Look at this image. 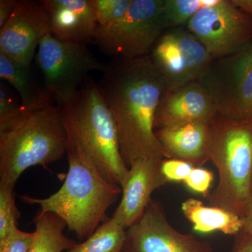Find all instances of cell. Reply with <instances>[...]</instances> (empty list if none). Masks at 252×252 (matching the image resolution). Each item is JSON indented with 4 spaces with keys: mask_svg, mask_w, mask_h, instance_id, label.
I'll use <instances>...</instances> for the list:
<instances>
[{
    "mask_svg": "<svg viewBox=\"0 0 252 252\" xmlns=\"http://www.w3.org/2000/svg\"><path fill=\"white\" fill-rule=\"evenodd\" d=\"M102 73L99 89L117 126L126 166L142 159H167L154 127L167 86L149 56L114 59Z\"/></svg>",
    "mask_w": 252,
    "mask_h": 252,
    "instance_id": "6da1fadb",
    "label": "cell"
},
{
    "mask_svg": "<svg viewBox=\"0 0 252 252\" xmlns=\"http://www.w3.org/2000/svg\"><path fill=\"white\" fill-rule=\"evenodd\" d=\"M67 152L61 107L54 102L31 109L22 106L0 121V185L15 188L28 168L59 161Z\"/></svg>",
    "mask_w": 252,
    "mask_h": 252,
    "instance_id": "7a4b0ae2",
    "label": "cell"
},
{
    "mask_svg": "<svg viewBox=\"0 0 252 252\" xmlns=\"http://www.w3.org/2000/svg\"><path fill=\"white\" fill-rule=\"evenodd\" d=\"M69 169L62 187L46 198L20 195L22 201L38 205L41 212L59 217L80 240L94 234L107 210L122 193L120 186L107 180L75 142L67 139Z\"/></svg>",
    "mask_w": 252,
    "mask_h": 252,
    "instance_id": "3957f363",
    "label": "cell"
},
{
    "mask_svg": "<svg viewBox=\"0 0 252 252\" xmlns=\"http://www.w3.org/2000/svg\"><path fill=\"white\" fill-rule=\"evenodd\" d=\"M60 107L68 140L82 149L107 180L121 187L129 168L123 160L117 126L98 83L89 76L75 96Z\"/></svg>",
    "mask_w": 252,
    "mask_h": 252,
    "instance_id": "277c9868",
    "label": "cell"
},
{
    "mask_svg": "<svg viewBox=\"0 0 252 252\" xmlns=\"http://www.w3.org/2000/svg\"><path fill=\"white\" fill-rule=\"evenodd\" d=\"M210 127L209 160L219 180L207 200L210 206L242 217L252 192V119L236 120L217 114Z\"/></svg>",
    "mask_w": 252,
    "mask_h": 252,
    "instance_id": "5b68a950",
    "label": "cell"
},
{
    "mask_svg": "<svg viewBox=\"0 0 252 252\" xmlns=\"http://www.w3.org/2000/svg\"><path fill=\"white\" fill-rule=\"evenodd\" d=\"M36 63L46 94L59 106L75 96L91 72L105 68L87 44L60 40L51 33L39 43Z\"/></svg>",
    "mask_w": 252,
    "mask_h": 252,
    "instance_id": "8992f818",
    "label": "cell"
},
{
    "mask_svg": "<svg viewBox=\"0 0 252 252\" xmlns=\"http://www.w3.org/2000/svg\"><path fill=\"white\" fill-rule=\"evenodd\" d=\"M163 0H132L125 16L106 26H98L94 42L114 59H135L148 56L166 30Z\"/></svg>",
    "mask_w": 252,
    "mask_h": 252,
    "instance_id": "52a82bcc",
    "label": "cell"
},
{
    "mask_svg": "<svg viewBox=\"0 0 252 252\" xmlns=\"http://www.w3.org/2000/svg\"><path fill=\"white\" fill-rule=\"evenodd\" d=\"M200 81L210 93L219 115L252 119V41L238 52L212 62Z\"/></svg>",
    "mask_w": 252,
    "mask_h": 252,
    "instance_id": "ba28073f",
    "label": "cell"
},
{
    "mask_svg": "<svg viewBox=\"0 0 252 252\" xmlns=\"http://www.w3.org/2000/svg\"><path fill=\"white\" fill-rule=\"evenodd\" d=\"M149 56L167 90L201 80L214 61L190 31L178 28L162 33Z\"/></svg>",
    "mask_w": 252,
    "mask_h": 252,
    "instance_id": "9c48e42d",
    "label": "cell"
},
{
    "mask_svg": "<svg viewBox=\"0 0 252 252\" xmlns=\"http://www.w3.org/2000/svg\"><path fill=\"white\" fill-rule=\"evenodd\" d=\"M187 26L213 60L235 54L252 41V17L233 0L199 10Z\"/></svg>",
    "mask_w": 252,
    "mask_h": 252,
    "instance_id": "30bf717a",
    "label": "cell"
},
{
    "mask_svg": "<svg viewBox=\"0 0 252 252\" xmlns=\"http://www.w3.org/2000/svg\"><path fill=\"white\" fill-rule=\"evenodd\" d=\"M131 252H213L211 245L181 233L169 222L163 207L152 199L140 220L127 230Z\"/></svg>",
    "mask_w": 252,
    "mask_h": 252,
    "instance_id": "8fae6325",
    "label": "cell"
},
{
    "mask_svg": "<svg viewBox=\"0 0 252 252\" xmlns=\"http://www.w3.org/2000/svg\"><path fill=\"white\" fill-rule=\"evenodd\" d=\"M49 33L51 22L42 1L20 0L9 21L0 29V51L31 65L36 48Z\"/></svg>",
    "mask_w": 252,
    "mask_h": 252,
    "instance_id": "7c38bea8",
    "label": "cell"
},
{
    "mask_svg": "<svg viewBox=\"0 0 252 252\" xmlns=\"http://www.w3.org/2000/svg\"><path fill=\"white\" fill-rule=\"evenodd\" d=\"M162 160L142 159L129 167L121 185L122 200L112 215L126 229L143 215L154 192L169 183L162 172Z\"/></svg>",
    "mask_w": 252,
    "mask_h": 252,
    "instance_id": "4fadbf2b",
    "label": "cell"
},
{
    "mask_svg": "<svg viewBox=\"0 0 252 252\" xmlns=\"http://www.w3.org/2000/svg\"><path fill=\"white\" fill-rule=\"evenodd\" d=\"M218 114L211 95L200 81L167 90L156 113L155 130L209 122Z\"/></svg>",
    "mask_w": 252,
    "mask_h": 252,
    "instance_id": "5bb4252c",
    "label": "cell"
},
{
    "mask_svg": "<svg viewBox=\"0 0 252 252\" xmlns=\"http://www.w3.org/2000/svg\"><path fill=\"white\" fill-rule=\"evenodd\" d=\"M49 14L51 34L60 40L94 42L98 24L91 0H41Z\"/></svg>",
    "mask_w": 252,
    "mask_h": 252,
    "instance_id": "9a60e30c",
    "label": "cell"
},
{
    "mask_svg": "<svg viewBox=\"0 0 252 252\" xmlns=\"http://www.w3.org/2000/svg\"><path fill=\"white\" fill-rule=\"evenodd\" d=\"M210 122H196L173 128L155 131L167 159H177L193 166H202L209 160Z\"/></svg>",
    "mask_w": 252,
    "mask_h": 252,
    "instance_id": "2e32d148",
    "label": "cell"
},
{
    "mask_svg": "<svg viewBox=\"0 0 252 252\" xmlns=\"http://www.w3.org/2000/svg\"><path fill=\"white\" fill-rule=\"evenodd\" d=\"M182 210L198 233L219 231L237 235L243 229V220L239 215L220 207L207 206L198 199H187L182 204Z\"/></svg>",
    "mask_w": 252,
    "mask_h": 252,
    "instance_id": "e0dca14e",
    "label": "cell"
},
{
    "mask_svg": "<svg viewBox=\"0 0 252 252\" xmlns=\"http://www.w3.org/2000/svg\"><path fill=\"white\" fill-rule=\"evenodd\" d=\"M0 78L16 89L21 99V105L25 108H34L53 102L36 80L31 65L18 62L1 51Z\"/></svg>",
    "mask_w": 252,
    "mask_h": 252,
    "instance_id": "ac0fdd59",
    "label": "cell"
},
{
    "mask_svg": "<svg viewBox=\"0 0 252 252\" xmlns=\"http://www.w3.org/2000/svg\"><path fill=\"white\" fill-rule=\"evenodd\" d=\"M33 223L34 239L29 252H63L77 244L64 235L67 225L54 214L40 212Z\"/></svg>",
    "mask_w": 252,
    "mask_h": 252,
    "instance_id": "d6986e66",
    "label": "cell"
},
{
    "mask_svg": "<svg viewBox=\"0 0 252 252\" xmlns=\"http://www.w3.org/2000/svg\"><path fill=\"white\" fill-rule=\"evenodd\" d=\"M127 240V229L112 217L104 220L94 234L67 252H124Z\"/></svg>",
    "mask_w": 252,
    "mask_h": 252,
    "instance_id": "ffe728a7",
    "label": "cell"
},
{
    "mask_svg": "<svg viewBox=\"0 0 252 252\" xmlns=\"http://www.w3.org/2000/svg\"><path fill=\"white\" fill-rule=\"evenodd\" d=\"M203 8L201 0H163L162 14L165 28H177L188 23Z\"/></svg>",
    "mask_w": 252,
    "mask_h": 252,
    "instance_id": "44dd1931",
    "label": "cell"
},
{
    "mask_svg": "<svg viewBox=\"0 0 252 252\" xmlns=\"http://www.w3.org/2000/svg\"><path fill=\"white\" fill-rule=\"evenodd\" d=\"M20 217L14 187L0 185V240L18 228Z\"/></svg>",
    "mask_w": 252,
    "mask_h": 252,
    "instance_id": "7402d4cb",
    "label": "cell"
},
{
    "mask_svg": "<svg viewBox=\"0 0 252 252\" xmlns=\"http://www.w3.org/2000/svg\"><path fill=\"white\" fill-rule=\"evenodd\" d=\"M132 0H91L98 26L117 22L125 16Z\"/></svg>",
    "mask_w": 252,
    "mask_h": 252,
    "instance_id": "603a6c76",
    "label": "cell"
},
{
    "mask_svg": "<svg viewBox=\"0 0 252 252\" xmlns=\"http://www.w3.org/2000/svg\"><path fill=\"white\" fill-rule=\"evenodd\" d=\"M34 233L16 228L7 237L0 240V252H29L34 242Z\"/></svg>",
    "mask_w": 252,
    "mask_h": 252,
    "instance_id": "cb8c5ba5",
    "label": "cell"
},
{
    "mask_svg": "<svg viewBox=\"0 0 252 252\" xmlns=\"http://www.w3.org/2000/svg\"><path fill=\"white\" fill-rule=\"evenodd\" d=\"M214 180V174L207 169L195 167L184 183L193 191L200 193L206 198Z\"/></svg>",
    "mask_w": 252,
    "mask_h": 252,
    "instance_id": "d4e9b609",
    "label": "cell"
},
{
    "mask_svg": "<svg viewBox=\"0 0 252 252\" xmlns=\"http://www.w3.org/2000/svg\"><path fill=\"white\" fill-rule=\"evenodd\" d=\"M195 167L189 162L177 159H164L162 172L169 182H184Z\"/></svg>",
    "mask_w": 252,
    "mask_h": 252,
    "instance_id": "484cf974",
    "label": "cell"
},
{
    "mask_svg": "<svg viewBox=\"0 0 252 252\" xmlns=\"http://www.w3.org/2000/svg\"><path fill=\"white\" fill-rule=\"evenodd\" d=\"M14 94L2 84H0V121L14 115L21 109Z\"/></svg>",
    "mask_w": 252,
    "mask_h": 252,
    "instance_id": "4316f807",
    "label": "cell"
},
{
    "mask_svg": "<svg viewBox=\"0 0 252 252\" xmlns=\"http://www.w3.org/2000/svg\"><path fill=\"white\" fill-rule=\"evenodd\" d=\"M16 0H1L0 1V29L9 21L11 14L14 12Z\"/></svg>",
    "mask_w": 252,
    "mask_h": 252,
    "instance_id": "83f0119b",
    "label": "cell"
},
{
    "mask_svg": "<svg viewBox=\"0 0 252 252\" xmlns=\"http://www.w3.org/2000/svg\"><path fill=\"white\" fill-rule=\"evenodd\" d=\"M237 236L233 252H252V235L242 230Z\"/></svg>",
    "mask_w": 252,
    "mask_h": 252,
    "instance_id": "f1b7e54d",
    "label": "cell"
},
{
    "mask_svg": "<svg viewBox=\"0 0 252 252\" xmlns=\"http://www.w3.org/2000/svg\"><path fill=\"white\" fill-rule=\"evenodd\" d=\"M241 218L243 221V231L252 235V192L244 208Z\"/></svg>",
    "mask_w": 252,
    "mask_h": 252,
    "instance_id": "f546056e",
    "label": "cell"
},
{
    "mask_svg": "<svg viewBox=\"0 0 252 252\" xmlns=\"http://www.w3.org/2000/svg\"><path fill=\"white\" fill-rule=\"evenodd\" d=\"M239 8L252 17V0H233Z\"/></svg>",
    "mask_w": 252,
    "mask_h": 252,
    "instance_id": "4dcf8cb0",
    "label": "cell"
},
{
    "mask_svg": "<svg viewBox=\"0 0 252 252\" xmlns=\"http://www.w3.org/2000/svg\"><path fill=\"white\" fill-rule=\"evenodd\" d=\"M129 252H131L130 251H128ZM124 252H126V251H124Z\"/></svg>",
    "mask_w": 252,
    "mask_h": 252,
    "instance_id": "1f68e13d",
    "label": "cell"
},
{
    "mask_svg": "<svg viewBox=\"0 0 252 252\" xmlns=\"http://www.w3.org/2000/svg\"></svg>",
    "mask_w": 252,
    "mask_h": 252,
    "instance_id": "d6a6232c",
    "label": "cell"
}]
</instances>
